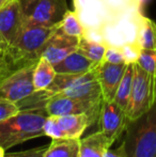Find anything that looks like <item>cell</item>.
<instances>
[{
	"label": "cell",
	"instance_id": "3",
	"mask_svg": "<svg viewBox=\"0 0 156 157\" xmlns=\"http://www.w3.org/2000/svg\"><path fill=\"white\" fill-rule=\"evenodd\" d=\"M122 137L128 157H156V99L148 111L128 121Z\"/></svg>",
	"mask_w": 156,
	"mask_h": 157
},
{
	"label": "cell",
	"instance_id": "8",
	"mask_svg": "<svg viewBox=\"0 0 156 157\" xmlns=\"http://www.w3.org/2000/svg\"><path fill=\"white\" fill-rule=\"evenodd\" d=\"M34 65L36 63L24 66L0 79V98L17 104L33 93Z\"/></svg>",
	"mask_w": 156,
	"mask_h": 157
},
{
	"label": "cell",
	"instance_id": "22",
	"mask_svg": "<svg viewBox=\"0 0 156 157\" xmlns=\"http://www.w3.org/2000/svg\"><path fill=\"white\" fill-rule=\"evenodd\" d=\"M103 61L112 64H127L122 49L118 47H106Z\"/></svg>",
	"mask_w": 156,
	"mask_h": 157
},
{
	"label": "cell",
	"instance_id": "11",
	"mask_svg": "<svg viewBox=\"0 0 156 157\" xmlns=\"http://www.w3.org/2000/svg\"><path fill=\"white\" fill-rule=\"evenodd\" d=\"M127 64H112L102 61L95 66V76L104 101H113L118 87L122 79Z\"/></svg>",
	"mask_w": 156,
	"mask_h": 157
},
{
	"label": "cell",
	"instance_id": "15",
	"mask_svg": "<svg viewBox=\"0 0 156 157\" xmlns=\"http://www.w3.org/2000/svg\"><path fill=\"white\" fill-rule=\"evenodd\" d=\"M56 75L57 73L55 71L54 65L48 62L46 59L40 58L34 65L33 75H32L34 92L43 91V90L47 89L54 81Z\"/></svg>",
	"mask_w": 156,
	"mask_h": 157
},
{
	"label": "cell",
	"instance_id": "19",
	"mask_svg": "<svg viewBox=\"0 0 156 157\" xmlns=\"http://www.w3.org/2000/svg\"><path fill=\"white\" fill-rule=\"evenodd\" d=\"M77 49L83 56L89 58L90 60L94 61L96 63H100L103 61L105 52H106V46L101 43L86 39V37H80L78 43Z\"/></svg>",
	"mask_w": 156,
	"mask_h": 157
},
{
	"label": "cell",
	"instance_id": "1",
	"mask_svg": "<svg viewBox=\"0 0 156 157\" xmlns=\"http://www.w3.org/2000/svg\"><path fill=\"white\" fill-rule=\"evenodd\" d=\"M144 0H73L83 36L106 47L138 45Z\"/></svg>",
	"mask_w": 156,
	"mask_h": 157
},
{
	"label": "cell",
	"instance_id": "12",
	"mask_svg": "<svg viewBox=\"0 0 156 157\" xmlns=\"http://www.w3.org/2000/svg\"><path fill=\"white\" fill-rule=\"evenodd\" d=\"M24 27L19 0L0 9V34L10 45Z\"/></svg>",
	"mask_w": 156,
	"mask_h": 157
},
{
	"label": "cell",
	"instance_id": "5",
	"mask_svg": "<svg viewBox=\"0 0 156 157\" xmlns=\"http://www.w3.org/2000/svg\"><path fill=\"white\" fill-rule=\"evenodd\" d=\"M155 101L154 86L150 75L137 63H134V78L126 114L129 121L135 120L146 112Z\"/></svg>",
	"mask_w": 156,
	"mask_h": 157
},
{
	"label": "cell",
	"instance_id": "23",
	"mask_svg": "<svg viewBox=\"0 0 156 157\" xmlns=\"http://www.w3.org/2000/svg\"><path fill=\"white\" fill-rule=\"evenodd\" d=\"M19 110L21 109L17 106V104L0 98V121L14 116Z\"/></svg>",
	"mask_w": 156,
	"mask_h": 157
},
{
	"label": "cell",
	"instance_id": "6",
	"mask_svg": "<svg viewBox=\"0 0 156 157\" xmlns=\"http://www.w3.org/2000/svg\"><path fill=\"white\" fill-rule=\"evenodd\" d=\"M94 121L88 114L48 116L43 126L44 136L51 139H80Z\"/></svg>",
	"mask_w": 156,
	"mask_h": 157
},
{
	"label": "cell",
	"instance_id": "21",
	"mask_svg": "<svg viewBox=\"0 0 156 157\" xmlns=\"http://www.w3.org/2000/svg\"><path fill=\"white\" fill-rule=\"evenodd\" d=\"M136 63L153 79L156 74V50L141 49Z\"/></svg>",
	"mask_w": 156,
	"mask_h": 157
},
{
	"label": "cell",
	"instance_id": "9",
	"mask_svg": "<svg viewBox=\"0 0 156 157\" xmlns=\"http://www.w3.org/2000/svg\"><path fill=\"white\" fill-rule=\"evenodd\" d=\"M98 130L116 142L125 130L128 118L115 101H102L98 112Z\"/></svg>",
	"mask_w": 156,
	"mask_h": 157
},
{
	"label": "cell",
	"instance_id": "27",
	"mask_svg": "<svg viewBox=\"0 0 156 157\" xmlns=\"http://www.w3.org/2000/svg\"><path fill=\"white\" fill-rule=\"evenodd\" d=\"M14 1H16V0H0V9L8 6V4L12 3V2H14Z\"/></svg>",
	"mask_w": 156,
	"mask_h": 157
},
{
	"label": "cell",
	"instance_id": "17",
	"mask_svg": "<svg viewBox=\"0 0 156 157\" xmlns=\"http://www.w3.org/2000/svg\"><path fill=\"white\" fill-rule=\"evenodd\" d=\"M134 78V63L127 64V67L123 75L122 79L120 81V85L118 87L117 93H116L113 101L126 112L127 105H128L129 96H131V85H133Z\"/></svg>",
	"mask_w": 156,
	"mask_h": 157
},
{
	"label": "cell",
	"instance_id": "16",
	"mask_svg": "<svg viewBox=\"0 0 156 157\" xmlns=\"http://www.w3.org/2000/svg\"><path fill=\"white\" fill-rule=\"evenodd\" d=\"M44 157H79V139H51Z\"/></svg>",
	"mask_w": 156,
	"mask_h": 157
},
{
	"label": "cell",
	"instance_id": "28",
	"mask_svg": "<svg viewBox=\"0 0 156 157\" xmlns=\"http://www.w3.org/2000/svg\"><path fill=\"white\" fill-rule=\"evenodd\" d=\"M4 156H6V150L0 147V157H4Z\"/></svg>",
	"mask_w": 156,
	"mask_h": 157
},
{
	"label": "cell",
	"instance_id": "10",
	"mask_svg": "<svg viewBox=\"0 0 156 157\" xmlns=\"http://www.w3.org/2000/svg\"><path fill=\"white\" fill-rule=\"evenodd\" d=\"M79 37L70 36L58 29L42 47L40 58H44L56 65L78 48Z\"/></svg>",
	"mask_w": 156,
	"mask_h": 157
},
{
	"label": "cell",
	"instance_id": "13",
	"mask_svg": "<svg viewBox=\"0 0 156 157\" xmlns=\"http://www.w3.org/2000/svg\"><path fill=\"white\" fill-rule=\"evenodd\" d=\"M113 141L100 130L79 139V157H105Z\"/></svg>",
	"mask_w": 156,
	"mask_h": 157
},
{
	"label": "cell",
	"instance_id": "24",
	"mask_svg": "<svg viewBox=\"0 0 156 157\" xmlns=\"http://www.w3.org/2000/svg\"><path fill=\"white\" fill-rule=\"evenodd\" d=\"M46 147L47 145H42L34 149L26 150V151L10 152V153H6L4 157H44Z\"/></svg>",
	"mask_w": 156,
	"mask_h": 157
},
{
	"label": "cell",
	"instance_id": "26",
	"mask_svg": "<svg viewBox=\"0 0 156 157\" xmlns=\"http://www.w3.org/2000/svg\"><path fill=\"white\" fill-rule=\"evenodd\" d=\"M8 46H9V44L6 42V40L2 37V35L0 34V54H2V52H4V50L8 48Z\"/></svg>",
	"mask_w": 156,
	"mask_h": 157
},
{
	"label": "cell",
	"instance_id": "25",
	"mask_svg": "<svg viewBox=\"0 0 156 157\" xmlns=\"http://www.w3.org/2000/svg\"><path fill=\"white\" fill-rule=\"evenodd\" d=\"M105 157H128L124 150V147H123L122 143H120V145L115 149H111L109 147L108 151L105 154Z\"/></svg>",
	"mask_w": 156,
	"mask_h": 157
},
{
	"label": "cell",
	"instance_id": "7",
	"mask_svg": "<svg viewBox=\"0 0 156 157\" xmlns=\"http://www.w3.org/2000/svg\"><path fill=\"white\" fill-rule=\"evenodd\" d=\"M102 99H82L75 97L54 95L46 99L44 109L48 116H67V114H88L94 122L97 121Z\"/></svg>",
	"mask_w": 156,
	"mask_h": 157
},
{
	"label": "cell",
	"instance_id": "2",
	"mask_svg": "<svg viewBox=\"0 0 156 157\" xmlns=\"http://www.w3.org/2000/svg\"><path fill=\"white\" fill-rule=\"evenodd\" d=\"M47 117L43 107L27 108L0 121V147L8 151L25 141L44 136L43 126Z\"/></svg>",
	"mask_w": 156,
	"mask_h": 157
},
{
	"label": "cell",
	"instance_id": "20",
	"mask_svg": "<svg viewBox=\"0 0 156 157\" xmlns=\"http://www.w3.org/2000/svg\"><path fill=\"white\" fill-rule=\"evenodd\" d=\"M59 29L70 36H75L79 39L83 36V28L74 11L69 10L65 13L62 21H60Z\"/></svg>",
	"mask_w": 156,
	"mask_h": 157
},
{
	"label": "cell",
	"instance_id": "14",
	"mask_svg": "<svg viewBox=\"0 0 156 157\" xmlns=\"http://www.w3.org/2000/svg\"><path fill=\"white\" fill-rule=\"evenodd\" d=\"M98 63L90 60L77 49L54 65L57 74H83L94 70Z\"/></svg>",
	"mask_w": 156,
	"mask_h": 157
},
{
	"label": "cell",
	"instance_id": "18",
	"mask_svg": "<svg viewBox=\"0 0 156 157\" xmlns=\"http://www.w3.org/2000/svg\"><path fill=\"white\" fill-rule=\"evenodd\" d=\"M138 44L141 49L156 50V24L146 16L144 17L140 29Z\"/></svg>",
	"mask_w": 156,
	"mask_h": 157
},
{
	"label": "cell",
	"instance_id": "29",
	"mask_svg": "<svg viewBox=\"0 0 156 157\" xmlns=\"http://www.w3.org/2000/svg\"><path fill=\"white\" fill-rule=\"evenodd\" d=\"M0 63H1V54H0Z\"/></svg>",
	"mask_w": 156,
	"mask_h": 157
},
{
	"label": "cell",
	"instance_id": "4",
	"mask_svg": "<svg viewBox=\"0 0 156 157\" xmlns=\"http://www.w3.org/2000/svg\"><path fill=\"white\" fill-rule=\"evenodd\" d=\"M25 26L51 27L69 11L67 0H19Z\"/></svg>",
	"mask_w": 156,
	"mask_h": 157
}]
</instances>
